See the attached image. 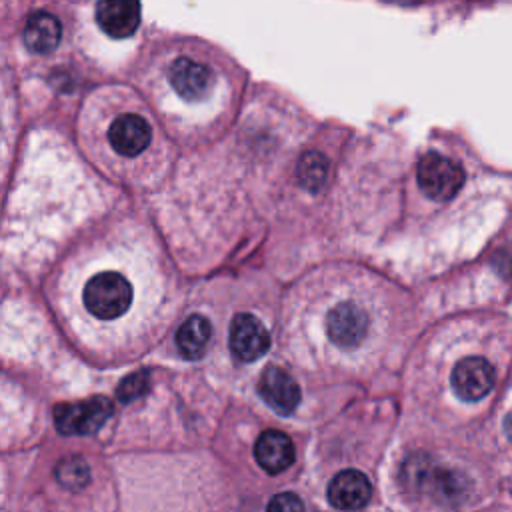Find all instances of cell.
<instances>
[{"label": "cell", "instance_id": "9a60e30c", "mask_svg": "<svg viewBox=\"0 0 512 512\" xmlns=\"http://www.w3.org/2000/svg\"><path fill=\"white\" fill-rule=\"evenodd\" d=\"M210 336H212L210 322L202 314H192L182 322V326L176 332L178 352L186 360H198L204 356Z\"/></svg>", "mask_w": 512, "mask_h": 512}, {"label": "cell", "instance_id": "5bb4252c", "mask_svg": "<svg viewBox=\"0 0 512 512\" xmlns=\"http://www.w3.org/2000/svg\"><path fill=\"white\" fill-rule=\"evenodd\" d=\"M410 478L418 488L428 490L436 498H456L464 490L462 480L454 472L428 462H418L410 470Z\"/></svg>", "mask_w": 512, "mask_h": 512}, {"label": "cell", "instance_id": "9c48e42d", "mask_svg": "<svg viewBox=\"0 0 512 512\" xmlns=\"http://www.w3.org/2000/svg\"><path fill=\"white\" fill-rule=\"evenodd\" d=\"M140 0H98L96 22L100 30L114 38L124 40L132 36L140 26Z\"/></svg>", "mask_w": 512, "mask_h": 512}, {"label": "cell", "instance_id": "e0dca14e", "mask_svg": "<svg viewBox=\"0 0 512 512\" xmlns=\"http://www.w3.org/2000/svg\"><path fill=\"white\" fill-rule=\"evenodd\" d=\"M56 480L68 490H82L90 482L88 462L78 454L62 458L56 466Z\"/></svg>", "mask_w": 512, "mask_h": 512}, {"label": "cell", "instance_id": "4fadbf2b", "mask_svg": "<svg viewBox=\"0 0 512 512\" xmlns=\"http://www.w3.org/2000/svg\"><path fill=\"white\" fill-rule=\"evenodd\" d=\"M60 38H62V24L54 14L36 10L28 16L22 30V40L30 52L48 54L58 48Z\"/></svg>", "mask_w": 512, "mask_h": 512}, {"label": "cell", "instance_id": "7a4b0ae2", "mask_svg": "<svg viewBox=\"0 0 512 512\" xmlns=\"http://www.w3.org/2000/svg\"><path fill=\"white\" fill-rule=\"evenodd\" d=\"M416 180L420 190L430 200L448 202L460 192L464 184V170L452 158L438 152H428L416 166Z\"/></svg>", "mask_w": 512, "mask_h": 512}, {"label": "cell", "instance_id": "7c38bea8", "mask_svg": "<svg viewBox=\"0 0 512 512\" xmlns=\"http://www.w3.org/2000/svg\"><path fill=\"white\" fill-rule=\"evenodd\" d=\"M254 456L266 472L278 474L294 462V444L280 430H264L254 444Z\"/></svg>", "mask_w": 512, "mask_h": 512}, {"label": "cell", "instance_id": "ba28073f", "mask_svg": "<svg viewBox=\"0 0 512 512\" xmlns=\"http://www.w3.org/2000/svg\"><path fill=\"white\" fill-rule=\"evenodd\" d=\"M368 332V314L352 304L340 302L326 316V334L340 348H356Z\"/></svg>", "mask_w": 512, "mask_h": 512}, {"label": "cell", "instance_id": "44dd1931", "mask_svg": "<svg viewBox=\"0 0 512 512\" xmlns=\"http://www.w3.org/2000/svg\"><path fill=\"white\" fill-rule=\"evenodd\" d=\"M504 432H506L508 440H512V412H508L504 418Z\"/></svg>", "mask_w": 512, "mask_h": 512}, {"label": "cell", "instance_id": "d6986e66", "mask_svg": "<svg viewBox=\"0 0 512 512\" xmlns=\"http://www.w3.org/2000/svg\"><path fill=\"white\" fill-rule=\"evenodd\" d=\"M266 512H306L302 500L292 492H280L268 502Z\"/></svg>", "mask_w": 512, "mask_h": 512}, {"label": "cell", "instance_id": "8992f818", "mask_svg": "<svg viewBox=\"0 0 512 512\" xmlns=\"http://www.w3.org/2000/svg\"><path fill=\"white\" fill-rule=\"evenodd\" d=\"M270 348L266 326L252 314H236L230 324V350L240 362H254Z\"/></svg>", "mask_w": 512, "mask_h": 512}, {"label": "cell", "instance_id": "3957f363", "mask_svg": "<svg viewBox=\"0 0 512 512\" xmlns=\"http://www.w3.org/2000/svg\"><path fill=\"white\" fill-rule=\"evenodd\" d=\"M112 416V402L106 396H92L78 402L54 406V424L60 434L88 436L98 432Z\"/></svg>", "mask_w": 512, "mask_h": 512}, {"label": "cell", "instance_id": "8fae6325", "mask_svg": "<svg viewBox=\"0 0 512 512\" xmlns=\"http://www.w3.org/2000/svg\"><path fill=\"white\" fill-rule=\"evenodd\" d=\"M372 496V486L360 470H342L328 484V500L344 512L362 510Z\"/></svg>", "mask_w": 512, "mask_h": 512}, {"label": "cell", "instance_id": "7402d4cb", "mask_svg": "<svg viewBox=\"0 0 512 512\" xmlns=\"http://www.w3.org/2000/svg\"><path fill=\"white\" fill-rule=\"evenodd\" d=\"M392 2H402V4H410V2H416V0H392Z\"/></svg>", "mask_w": 512, "mask_h": 512}, {"label": "cell", "instance_id": "ffe728a7", "mask_svg": "<svg viewBox=\"0 0 512 512\" xmlns=\"http://www.w3.org/2000/svg\"><path fill=\"white\" fill-rule=\"evenodd\" d=\"M496 264L502 268L504 274H510L512 272V250H502Z\"/></svg>", "mask_w": 512, "mask_h": 512}, {"label": "cell", "instance_id": "ac0fdd59", "mask_svg": "<svg viewBox=\"0 0 512 512\" xmlns=\"http://www.w3.org/2000/svg\"><path fill=\"white\" fill-rule=\"evenodd\" d=\"M148 382H150V376L146 370H138V372H132L130 376H126L120 384H118V400L120 402H132L136 398H140L146 390H148Z\"/></svg>", "mask_w": 512, "mask_h": 512}, {"label": "cell", "instance_id": "30bf717a", "mask_svg": "<svg viewBox=\"0 0 512 512\" xmlns=\"http://www.w3.org/2000/svg\"><path fill=\"white\" fill-rule=\"evenodd\" d=\"M262 400L278 414H292L300 404V388L296 380L280 366H268L258 382Z\"/></svg>", "mask_w": 512, "mask_h": 512}, {"label": "cell", "instance_id": "2e32d148", "mask_svg": "<svg viewBox=\"0 0 512 512\" xmlns=\"http://www.w3.org/2000/svg\"><path fill=\"white\" fill-rule=\"evenodd\" d=\"M330 172V162L322 152L310 150L296 164V180L306 192H318Z\"/></svg>", "mask_w": 512, "mask_h": 512}, {"label": "cell", "instance_id": "52a82bcc", "mask_svg": "<svg viewBox=\"0 0 512 512\" xmlns=\"http://www.w3.org/2000/svg\"><path fill=\"white\" fill-rule=\"evenodd\" d=\"M106 138L116 154L134 158L148 148L152 140V128L144 116L128 112L112 120Z\"/></svg>", "mask_w": 512, "mask_h": 512}, {"label": "cell", "instance_id": "5b68a950", "mask_svg": "<svg viewBox=\"0 0 512 512\" xmlns=\"http://www.w3.org/2000/svg\"><path fill=\"white\" fill-rule=\"evenodd\" d=\"M496 382L492 364L480 356L460 360L452 370V388L460 400L476 402L484 398Z\"/></svg>", "mask_w": 512, "mask_h": 512}, {"label": "cell", "instance_id": "6da1fadb", "mask_svg": "<svg viewBox=\"0 0 512 512\" xmlns=\"http://www.w3.org/2000/svg\"><path fill=\"white\" fill-rule=\"evenodd\" d=\"M84 306L100 320L122 316L132 304V286L120 272H100L84 286Z\"/></svg>", "mask_w": 512, "mask_h": 512}, {"label": "cell", "instance_id": "277c9868", "mask_svg": "<svg viewBox=\"0 0 512 512\" xmlns=\"http://www.w3.org/2000/svg\"><path fill=\"white\" fill-rule=\"evenodd\" d=\"M166 78L172 86V90L186 102H200L212 82L214 72L210 66L190 58V56H178L166 70Z\"/></svg>", "mask_w": 512, "mask_h": 512}]
</instances>
